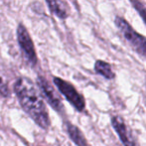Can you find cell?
<instances>
[{"label": "cell", "mask_w": 146, "mask_h": 146, "mask_svg": "<svg viewBox=\"0 0 146 146\" xmlns=\"http://www.w3.org/2000/svg\"><path fill=\"white\" fill-rule=\"evenodd\" d=\"M46 3L51 13L56 15L59 19L65 20L70 16V9L63 0H46Z\"/></svg>", "instance_id": "obj_7"}, {"label": "cell", "mask_w": 146, "mask_h": 146, "mask_svg": "<svg viewBox=\"0 0 146 146\" xmlns=\"http://www.w3.org/2000/svg\"><path fill=\"white\" fill-rule=\"evenodd\" d=\"M94 71L96 74L102 76L106 80H112L115 77V74L113 73L111 69V66L108 62H104L102 60H98L94 63Z\"/></svg>", "instance_id": "obj_9"}, {"label": "cell", "mask_w": 146, "mask_h": 146, "mask_svg": "<svg viewBox=\"0 0 146 146\" xmlns=\"http://www.w3.org/2000/svg\"><path fill=\"white\" fill-rule=\"evenodd\" d=\"M14 92L26 113L41 128H48L50 126V117L43 100V94L37 86L28 78L21 77L14 84Z\"/></svg>", "instance_id": "obj_1"}, {"label": "cell", "mask_w": 146, "mask_h": 146, "mask_svg": "<svg viewBox=\"0 0 146 146\" xmlns=\"http://www.w3.org/2000/svg\"><path fill=\"white\" fill-rule=\"evenodd\" d=\"M67 131H68V134H69L70 138L72 139V141L77 146H88L85 135L80 130L79 127L72 124V123H68Z\"/></svg>", "instance_id": "obj_8"}, {"label": "cell", "mask_w": 146, "mask_h": 146, "mask_svg": "<svg viewBox=\"0 0 146 146\" xmlns=\"http://www.w3.org/2000/svg\"><path fill=\"white\" fill-rule=\"evenodd\" d=\"M16 33H17L18 45H19L24 58L26 59L28 64H30V66L35 67L38 63V58H37L36 51H35L34 43H33L27 28L24 26L23 23H19Z\"/></svg>", "instance_id": "obj_4"}, {"label": "cell", "mask_w": 146, "mask_h": 146, "mask_svg": "<svg viewBox=\"0 0 146 146\" xmlns=\"http://www.w3.org/2000/svg\"><path fill=\"white\" fill-rule=\"evenodd\" d=\"M55 86L59 90V92L66 98V100L78 110L83 111L86 108V102L84 96L77 90L71 83L61 79V78L55 77L53 79Z\"/></svg>", "instance_id": "obj_3"}, {"label": "cell", "mask_w": 146, "mask_h": 146, "mask_svg": "<svg viewBox=\"0 0 146 146\" xmlns=\"http://www.w3.org/2000/svg\"><path fill=\"white\" fill-rule=\"evenodd\" d=\"M111 124L117 135L120 138V141L124 146H139L138 142L135 139L134 135L128 128L125 123L124 119L119 115H114L111 117Z\"/></svg>", "instance_id": "obj_5"}, {"label": "cell", "mask_w": 146, "mask_h": 146, "mask_svg": "<svg viewBox=\"0 0 146 146\" xmlns=\"http://www.w3.org/2000/svg\"><path fill=\"white\" fill-rule=\"evenodd\" d=\"M73 3H75V4H77V0H71Z\"/></svg>", "instance_id": "obj_12"}, {"label": "cell", "mask_w": 146, "mask_h": 146, "mask_svg": "<svg viewBox=\"0 0 146 146\" xmlns=\"http://www.w3.org/2000/svg\"><path fill=\"white\" fill-rule=\"evenodd\" d=\"M114 23H115L117 29L122 33L123 37L130 44V46L137 53L146 57V37L135 31L134 28L123 17L116 16L114 19Z\"/></svg>", "instance_id": "obj_2"}, {"label": "cell", "mask_w": 146, "mask_h": 146, "mask_svg": "<svg viewBox=\"0 0 146 146\" xmlns=\"http://www.w3.org/2000/svg\"><path fill=\"white\" fill-rule=\"evenodd\" d=\"M132 4V6L135 8L138 14L141 16L142 20L144 21V23L146 24V7L140 2V0H129Z\"/></svg>", "instance_id": "obj_10"}, {"label": "cell", "mask_w": 146, "mask_h": 146, "mask_svg": "<svg viewBox=\"0 0 146 146\" xmlns=\"http://www.w3.org/2000/svg\"><path fill=\"white\" fill-rule=\"evenodd\" d=\"M37 84H38V87L40 88L43 96L46 98L48 104H50L55 110L61 111V110H63V104H62V100H61V98H60L58 92H57L56 90L52 87V85L43 77H38V79H37Z\"/></svg>", "instance_id": "obj_6"}, {"label": "cell", "mask_w": 146, "mask_h": 146, "mask_svg": "<svg viewBox=\"0 0 146 146\" xmlns=\"http://www.w3.org/2000/svg\"><path fill=\"white\" fill-rule=\"evenodd\" d=\"M0 94L3 96H8L9 92H8L7 85L5 84V82L0 78Z\"/></svg>", "instance_id": "obj_11"}]
</instances>
